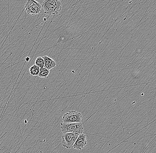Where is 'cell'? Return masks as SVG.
Listing matches in <instances>:
<instances>
[{
  "mask_svg": "<svg viewBox=\"0 0 156 153\" xmlns=\"http://www.w3.org/2000/svg\"><path fill=\"white\" fill-rule=\"evenodd\" d=\"M41 5L44 14L49 16L58 14L62 9V4L59 0H44Z\"/></svg>",
  "mask_w": 156,
  "mask_h": 153,
  "instance_id": "6da1fadb",
  "label": "cell"
},
{
  "mask_svg": "<svg viewBox=\"0 0 156 153\" xmlns=\"http://www.w3.org/2000/svg\"><path fill=\"white\" fill-rule=\"evenodd\" d=\"M61 131L63 134L67 133H77L80 134L83 133V127L81 122L66 123H62L60 124Z\"/></svg>",
  "mask_w": 156,
  "mask_h": 153,
  "instance_id": "7a4b0ae2",
  "label": "cell"
},
{
  "mask_svg": "<svg viewBox=\"0 0 156 153\" xmlns=\"http://www.w3.org/2000/svg\"><path fill=\"white\" fill-rule=\"evenodd\" d=\"M41 9V5L36 0H29L24 8L26 13L33 16L40 14Z\"/></svg>",
  "mask_w": 156,
  "mask_h": 153,
  "instance_id": "3957f363",
  "label": "cell"
},
{
  "mask_svg": "<svg viewBox=\"0 0 156 153\" xmlns=\"http://www.w3.org/2000/svg\"><path fill=\"white\" fill-rule=\"evenodd\" d=\"M62 120L63 123H66L81 122L82 115L80 112L76 111H69L63 115Z\"/></svg>",
  "mask_w": 156,
  "mask_h": 153,
  "instance_id": "277c9868",
  "label": "cell"
},
{
  "mask_svg": "<svg viewBox=\"0 0 156 153\" xmlns=\"http://www.w3.org/2000/svg\"><path fill=\"white\" fill-rule=\"evenodd\" d=\"M77 133H67L62 136V144L64 148L68 149L73 148L74 144L79 136Z\"/></svg>",
  "mask_w": 156,
  "mask_h": 153,
  "instance_id": "5b68a950",
  "label": "cell"
},
{
  "mask_svg": "<svg viewBox=\"0 0 156 153\" xmlns=\"http://www.w3.org/2000/svg\"><path fill=\"white\" fill-rule=\"evenodd\" d=\"M87 144V136L84 133L79 134V136L73 145V148L78 151L82 150Z\"/></svg>",
  "mask_w": 156,
  "mask_h": 153,
  "instance_id": "8992f818",
  "label": "cell"
},
{
  "mask_svg": "<svg viewBox=\"0 0 156 153\" xmlns=\"http://www.w3.org/2000/svg\"><path fill=\"white\" fill-rule=\"evenodd\" d=\"M42 57L44 59V67L45 68L50 70L56 67V62L53 59L48 56H46V55L43 56Z\"/></svg>",
  "mask_w": 156,
  "mask_h": 153,
  "instance_id": "52a82bcc",
  "label": "cell"
},
{
  "mask_svg": "<svg viewBox=\"0 0 156 153\" xmlns=\"http://www.w3.org/2000/svg\"><path fill=\"white\" fill-rule=\"evenodd\" d=\"M40 67L35 64L33 65L29 68V72L31 75L32 76H38L40 72Z\"/></svg>",
  "mask_w": 156,
  "mask_h": 153,
  "instance_id": "ba28073f",
  "label": "cell"
},
{
  "mask_svg": "<svg viewBox=\"0 0 156 153\" xmlns=\"http://www.w3.org/2000/svg\"><path fill=\"white\" fill-rule=\"evenodd\" d=\"M50 74V70L46 69L44 67L40 68L38 76L41 78H48Z\"/></svg>",
  "mask_w": 156,
  "mask_h": 153,
  "instance_id": "9c48e42d",
  "label": "cell"
},
{
  "mask_svg": "<svg viewBox=\"0 0 156 153\" xmlns=\"http://www.w3.org/2000/svg\"><path fill=\"white\" fill-rule=\"evenodd\" d=\"M35 65H37L40 68H43L44 66V62L43 57H37L35 60Z\"/></svg>",
  "mask_w": 156,
  "mask_h": 153,
  "instance_id": "30bf717a",
  "label": "cell"
},
{
  "mask_svg": "<svg viewBox=\"0 0 156 153\" xmlns=\"http://www.w3.org/2000/svg\"><path fill=\"white\" fill-rule=\"evenodd\" d=\"M25 60H26V62H29V60H30V57H26V58H25Z\"/></svg>",
  "mask_w": 156,
  "mask_h": 153,
  "instance_id": "8fae6325",
  "label": "cell"
}]
</instances>
